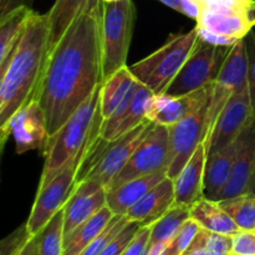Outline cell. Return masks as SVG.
I'll return each mask as SVG.
<instances>
[{
	"instance_id": "obj_19",
	"label": "cell",
	"mask_w": 255,
	"mask_h": 255,
	"mask_svg": "<svg viewBox=\"0 0 255 255\" xmlns=\"http://www.w3.org/2000/svg\"><path fill=\"white\" fill-rule=\"evenodd\" d=\"M167 177V168L147 176L133 178L120 186L107 189L106 206L116 216L126 217L127 212L154 186Z\"/></svg>"
},
{
	"instance_id": "obj_34",
	"label": "cell",
	"mask_w": 255,
	"mask_h": 255,
	"mask_svg": "<svg viewBox=\"0 0 255 255\" xmlns=\"http://www.w3.org/2000/svg\"><path fill=\"white\" fill-rule=\"evenodd\" d=\"M204 247L211 255H232L233 254V236L213 233L202 229L198 232Z\"/></svg>"
},
{
	"instance_id": "obj_11",
	"label": "cell",
	"mask_w": 255,
	"mask_h": 255,
	"mask_svg": "<svg viewBox=\"0 0 255 255\" xmlns=\"http://www.w3.org/2000/svg\"><path fill=\"white\" fill-rule=\"evenodd\" d=\"M81 162L82 159H77L70 163L49 183L41 188H37L34 206L30 212L29 218L25 222L27 231L31 236L40 233L41 229L54 218L55 214L64 208L76 184L77 171Z\"/></svg>"
},
{
	"instance_id": "obj_10",
	"label": "cell",
	"mask_w": 255,
	"mask_h": 255,
	"mask_svg": "<svg viewBox=\"0 0 255 255\" xmlns=\"http://www.w3.org/2000/svg\"><path fill=\"white\" fill-rule=\"evenodd\" d=\"M209 101L192 112L181 121L168 127L169 129V162L167 177L176 179L191 159L196 149L207 137V119Z\"/></svg>"
},
{
	"instance_id": "obj_36",
	"label": "cell",
	"mask_w": 255,
	"mask_h": 255,
	"mask_svg": "<svg viewBox=\"0 0 255 255\" xmlns=\"http://www.w3.org/2000/svg\"><path fill=\"white\" fill-rule=\"evenodd\" d=\"M232 255H255V231H239L234 234Z\"/></svg>"
},
{
	"instance_id": "obj_16",
	"label": "cell",
	"mask_w": 255,
	"mask_h": 255,
	"mask_svg": "<svg viewBox=\"0 0 255 255\" xmlns=\"http://www.w3.org/2000/svg\"><path fill=\"white\" fill-rule=\"evenodd\" d=\"M211 91L212 85L179 97L167 94L154 95L147 112V120L156 125L172 126L206 105L211 99Z\"/></svg>"
},
{
	"instance_id": "obj_29",
	"label": "cell",
	"mask_w": 255,
	"mask_h": 255,
	"mask_svg": "<svg viewBox=\"0 0 255 255\" xmlns=\"http://www.w3.org/2000/svg\"><path fill=\"white\" fill-rule=\"evenodd\" d=\"M218 202L241 231H255V197L243 194Z\"/></svg>"
},
{
	"instance_id": "obj_32",
	"label": "cell",
	"mask_w": 255,
	"mask_h": 255,
	"mask_svg": "<svg viewBox=\"0 0 255 255\" xmlns=\"http://www.w3.org/2000/svg\"><path fill=\"white\" fill-rule=\"evenodd\" d=\"M199 231H201V227L198 226V223H196L193 219L189 218L182 226L178 233L167 244L166 249H164L162 255H182L188 249V247L191 246L194 237L197 236Z\"/></svg>"
},
{
	"instance_id": "obj_1",
	"label": "cell",
	"mask_w": 255,
	"mask_h": 255,
	"mask_svg": "<svg viewBox=\"0 0 255 255\" xmlns=\"http://www.w3.org/2000/svg\"><path fill=\"white\" fill-rule=\"evenodd\" d=\"M102 7V0H92L47 55L35 100L44 110L50 136L104 84Z\"/></svg>"
},
{
	"instance_id": "obj_12",
	"label": "cell",
	"mask_w": 255,
	"mask_h": 255,
	"mask_svg": "<svg viewBox=\"0 0 255 255\" xmlns=\"http://www.w3.org/2000/svg\"><path fill=\"white\" fill-rule=\"evenodd\" d=\"M253 120L248 87L237 92L224 106L204 139L207 157L221 151L238 139L239 134Z\"/></svg>"
},
{
	"instance_id": "obj_4",
	"label": "cell",
	"mask_w": 255,
	"mask_h": 255,
	"mask_svg": "<svg viewBox=\"0 0 255 255\" xmlns=\"http://www.w3.org/2000/svg\"><path fill=\"white\" fill-rule=\"evenodd\" d=\"M153 126V122L146 120L114 141L97 137L80 164L76 183L84 179H95L107 189L114 177L124 168L134 149Z\"/></svg>"
},
{
	"instance_id": "obj_21",
	"label": "cell",
	"mask_w": 255,
	"mask_h": 255,
	"mask_svg": "<svg viewBox=\"0 0 255 255\" xmlns=\"http://www.w3.org/2000/svg\"><path fill=\"white\" fill-rule=\"evenodd\" d=\"M236 154L237 141L207 157L203 179V192L206 198L218 201L222 191L231 178Z\"/></svg>"
},
{
	"instance_id": "obj_33",
	"label": "cell",
	"mask_w": 255,
	"mask_h": 255,
	"mask_svg": "<svg viewBox=\"0 0 255 255\" xmlns=\"http://www.w3.org/2000/svg\"><path fill=\"white\" fill-rule=\"evenodd\" d=\"M141 227L142 226L138 222H127L126 226L114 237V239L110 242L109 246L105 248V251L100 255H122V253L127 249V247L133 241V238L136 237L137 232L141 229Z\"/></svg>"
},
{
	"instance_id": "obj_37",
	"label": "cell",
	"mask_w": 255,
	"mask_h": 255,
	"mask_svg": "<svg viewBox=\"0 0 255 255\" xmlns=\"http://www.w3.org/2000/svg\"><path fill=\"white\" fill-rule=\"evenodd\" d=\"M197 32H198L199 39L203 40V41L208 42V44L216 45V46H233L234 44L239 41L242 39H237L233 36H226V35L218 34V32L211 31V30L206 29V27H202L199 25L196 26Z\"/></svg>"
},
{
	"instance_id": "obj_2",
	"label": "cell",
	"mask_w": 255,
	"mask_h": 255,
	"mask_svg": "<svg viewBox=\"0 0 255 255\" xmlns=\"http://www.w3.org/2000/svg\"><path fill=\"white\" fill-rule=\"evenodd\" d=\"M47 15L32 11L24 35L4 74L0 75V147L7 141V127L17 111L35 100L49 55Z\"/></svg>"
},
{
	"instance_id": "obj_13",
	"label": "cell",
	"mask_w": 255,
	"mask_h": 255,
	"mask_svg": "<svg viewBox=\"0 0 255 255\" xmlns=\"http://www.w3.org/2000/svg\"><path fill=\"white\" fill-rule=\"evenodd\" d=\"M7 134L14 137L16 153L41 151L44 153L50 141L46 117L37 100L22 107L14 115L7 127Z\"/></svg>"
},
{
	"instance_id": "obj_42",
	"label": "cell",
	"mask_w": 255,
	"mask_h": 255,
	"mask_svg": "<svg viewBox=\"0 0 255 255\" xmlns=\"http://www.w3.org/2000/svg\"><path fill=\"white\" fill-rule=\"evenodd\" d=\"M247 194H249V196H252V197H255V172L253 174V178H252V181H251V184H249L248 193Z\"/></svg>"
},
{
	"instance_id": "obj_15",
	"label": "cell",
	"mask_w": 255,
	"mask_h": 255,
	"mask_svg": "<svg viewBox=\"0 0 255 255\" xmlns=\"http://www.w3.org/2000/svg\"><path fill=\"white\" fill-rule=\"evenodd\" d=\"M255 172V121L252 120L237 139V154L228 183L218 201L234 198L248 193Z\"/></svg>"
},
{
	"instance_id": "obj_7",
	"label": "cell",
	"mask_w": 255,
	"mask_h": 255,
	"mask_svg": "<svg viewBox=\"0 0 255 255\" xmlns=\"http://www.w3.org/2000/svg\"><path fill=\"white\" fill-rule=\"evenodd\" d=\"M231 47L216 46L199 39L164 94L179 97L211 86L221 72Z\"/></svg>"
},
{
	"instance_id": "obj_44",
	"label": "cell",
	"mask_w": 255,
	"mask_h": 255,
	"mask_svg": "<svg viewBox=\"0 0 255 255\" xmlns=\"http://www.w3.org/2000/svg\"><path fill=\"white\" fill-rule=\"evenodd\" d=\"M201 1H202V2H203V1H204V0H201Z\"/></svg>"
},
{
	"instance_id": "obj_43",
	"label": "cell",
	"mask_w": 255,
	"mask_h": 255,
	"mask_svg": "<svg viewBox=\"0 0 255 255\" xmlns=\"http://www.w3.org/2000/svg\"><path fill=\"white\" fill-rule=\"evenodd\" d=\"M102 1H116V0H102Z\"/></svg>"
},
{
	"instance_id": "obj_35",
	"label": "cell",
	"mask_w": 255,
	"mask_h": 255,
	"mask_svg": "<svg viewBox=\"0 0 255 255\" xmlns=\"http://www.w3.org/2000/svg\"><path fill=\"white\" fill-rule=\"evenodd\" d=\"M247 54H248V90L251 96L252 111H253V120L255 121V31L252 30L246 37Z\"/></svg>"
},
{
	"instance_id": "obj_17",
	"label": "cell",
	"mask_w": 255,
	"mask_h": 255,
	"mask_svg": "<svg viewBox=\"0 0 255 255\" xmlns=\"http://www.w3.org/2000/svg\"><path fill=\"white\" fill-rule=\"evenodd\" d=\"M174 201V181L166 177L127 212L126 218L138 222L142 227H151L173 208Z\"/></svg>"
},
{
	"instance_id": "obj_18",
	"label": "cell",
	"mask_w": 255,
	"mask_h": 255,
	"mask_svg": "<svg viewBox=\"0 0 255 255\" xmlns=\"http://www.w3.org/2000/svg\"><path fill=\"white\" fill-rule=\"evenodd\" d=\"M207 162L204 143L196 149L181 173L174 181V206L191 207L199 199L204 198L203 179Z\"/></svg>"
},
{
	"instance_id": "obj_39",
	"label": "cell",
	"mask_w": 255,
	"mask_h": 255,
	"mask_svg": "<svg viewBox=\"0 0 255 255\" xmlns=\"http://www.w3.org/2000/svg\"><path fill=\"white\" fill-rule=\"evenodd\" d=\"M32 0H0V17L20 6L31 7Z\"/></svg>"
},
{
	"instance_id": "obj_28",
	"label": "cell",
	"mask_w": 255,
	"mask_h": 255,
	"mask_svg": "<svg viewBox=\"0 0 255 255\" xmlns=\"http://www.w3.org/2000/svg\"><path fill=\"white\" fill-rule=\"evenodd\" d=\"M39 255H64V208L36 234Z\"/></svg>"
},
{
	"instance_id": "obj_20",
	"label": "cell",
	"mask_w": 255,
	"mask_h": 255,
	"mask_svg": "<svg viewBox=\"0 0 255 255\" xmlns=\"http://www.w3.org/2000/svg\"><path fill=\"white\" fill-rule=\"evenodd\" d=\"M197 25L211 31L244 39L255 26V17L236 10H213L204 7Z\"/></svg>"
},
{
	"instance_id": "obj_40",
	"label": "cell",
	"mask_w": 255,
	"mask_h": 255,
	"mask_svg": "<svg viewBox=\"0 0 255 255\" xmlns=\"http://www.w3.org/2000/svg\"><path fill=\"white\" fill-rule=\"evenodd\" d=\"M182 255H211V254H209V252L207 251V248L204 247L199 234L197 233V236L194 237L191 246L188 247V249H187V251Z\"/></svg>"
},
{
	"instance_id": "obj_41",
	"label": "cell",
	"mask_w": 255,
	"mask_h": 255,
	"mask_svg": "<svg viewBox=\"0 0 255 255\" xmlns=\"http://www.w3.org/2000/svg\"><path fill=\"white\" fill-rule=\"evenodd\" d=\"M159 1H162L167 6L172 7L176 11L181 12V0H159Z\"/></svg>"
},
{
	"instance_id": "obj_22",
	"label": "cell",
	"mask_w": 255,
	"mask_h": 255,
	"mask_svg": "<svg viewBox=\"0 0 255 255\" xmlns=\"http://www.w3.org/2000/svg\"><path fill=\"white\" fill-rule=\"evenodd\" d=\"M32 10L20 6L0 17V75L4 74L24 35Z\"/></svg>"
},
{
	"instance_id": "obj_26",
	"label": "cell",
	"mask_w": 255,
	"mask_h": 255,
	"mask_svg": "<svg viewBox=\"0 0 255 255\" xmlns=\"http://www.w3.org/2000/svg\"><path fill=\"white\" fill-rule=\"evenodd\" d=\"M136 81L128 66L117 70L105 80L101 86V114L104 120L112 116Z\"/></svg>"
},
{
	"instance_id": "obj_14",
	"label": "cell",
	"mask_w": 255,
	"mask_h": 255,
	"mask_svg": "<svg viewBox=\"0 0 255 255\" xmlns=\"http://www.w3.org/2000/svg\"><path fill=\"white\" fill-rule=\"evenodd\" d=\"M107 189L95 179L77 182L64 206L65 238L106 207Z\"/></svg>"
},
{
	"instance_id": "obj_25",
	"label": "cell",
	"mask_w": 255,
	"mask_h": 255,
	"mask_svg": "<svg viewBox=\"0 0 255 255\" xmlns=\"http://www.w3.org/2000/svg\"><path fill=\"white\" fill-rule=\"evenodd\" d=\"M114 216L115 214L106 206L89 221L77 227L65 238L64 255H81L91 242L106 228Z\"/></svg>"
},
{
	"instance_id": "obj_8",
	"label": "cell",
	"mask_w": 255,
	"mask_h": 255,
	"mask_svg": "<svg viewBox=\"0 0 255 255\" xmlns=\"http://www.w3.org/2000/svg\"><path fill=\"white\" fill-rule=\"evenodd\" d=\"M248 69L246 40L242 39L231 47L221 72L212 84L207 119V134L209 133L214 122L229 100L237 92L248 87Z\"/></svg>"
},
{
	"instance_id": "obj_9",
	"label": "cell",
	"mask_w": 255,
	"mask_h": 255,
	"mask_svg": "<svg viewBox=\"0 0 255 255\" xmlns=\"http://www.w3.org/2000/svg\"><path fill=\"white\" fill-rule=\"evenodd\" d=\"M169 162V129L163 125L152 127L142 139L128 162L114 177L107 189L120 186L133 178L147 176L168 167Z\"/></svg>"
},
{
	"instance_id": "obj_27",
	"label": "cell",
	"mask_w": 255,
	"mask_h": 255,
	"mask_svg": "<svg viewBox=\"0 0 255 255\" xmlns=\"http://www.w3.org/2000/svg\"><path fill=\"white\" fill-rule=\"evenodd\" d=\"M189 218H191L189 207L174 206L161 219L151 226L148 247L156 246V244L167 246Z\"/></svg>"
},
{
	"instance_id": "obj_31",
	"label": "cell",
	"mask_w": 255,
	"mask_h": 255,
	"mask_svg": "<svg viewBox=\"0 0 255 255\" xmlns=\"http://www.w3.org/2000/svg\"><path fill=\"white\" fill-rule=\"evenodd\" d=\"M128 222V219L126 217L122 216H116L115 214L112 217V219L110 221V223L107 224L106 228L91 242L89 247L85 249V252L81 255H100L102 252L105 251L107 246H109L110 242L114 239V237L126 226V223Z\"/></svg>"
},
{
	"instance_id": "obj_5",
	"label": "cell",
	"mask_w": 255,
	"mask_h": 255,
	"mask_svg": "<svg viewBox=\"0 0 255 255\" xmlns=\"http://www.w3.org/2000/svg\"><path fill=\"white\" fill-rule=\"evenodd\" d=\"M198 41L196 27L186 34L173 35L158 50L128 67L137 81L154 95L164 94Z\"/></svg>"
},
{
	"instance_id": "obj_23",
	"label": "cell",
	"mask_w": 255,
	"mask_h": 255,
	"mask_svg": "<svg viewBox=\"0 0 255 255\" xmlns=\"http://www.w3.org/2000/svg\"><path fill=\"white\" fill-rule=\"evenodd\" d=\"M189 216L202 229L213 233L234 236L241 231L218 201L206 197L189 207Z\"/></svg>"
},
{
	"instance_id": "obj_6",
	"label": "cell",
	"mask_w": 255,
	"mask_h": 255,
	"mask_svg": "<svg viewBox=\"0 0 255 255\" xmlns=\"http://www.w3.org/2000/svg\"><path fill=\"white\" fill-rule=\"evenodd\" d=\"M136 9L132 0L104 1L101 20L104 81L127 66Z\"/></svg>"
},
{
	"instance_id": "obj_24",
	"label": "cell",
	"mask_w": 255,
	"mask_h": 255,
	"mask_svg": "<svg viewBox=\"0 0 255 255\" xmlns=\"http://www.w3.org/2000/svg\"><path fill=\"white\" fill-rule=\"evenodd\" d=\"M91 1L92 0H56L55 1L46 14L50 50L60 41L72 22L85 11Z\"/></svg>"
},
{
	"instance_id": "obj_38",
	"label": "cell",
	"mask_w": 255,
	"mask_h": 255,
	"mask_svg": "<svg viewBox=\"0 0 255 255\" xmlns=\"http://www.w3.org/2000/svg\"><path fill=\"white\" fill-rule=\"evenodd\" d=\"M204 9V4L201 0H181V12L186 16L198 21L202 11Z\"/></svg>"
},
{
	"instance_id": "obj_3",
	"label": "cell",
	"mask_w": 255,
	"mask_h": 255,
	"mask_svg": "<svg viewBox=\"0 0 255 255\" xmlns=\"http://www.w3.org/2000/svg\"><path fill=\"white\" fill-rule=\"evenodd\" d=\"M101 86L100 85L71 115L66 124L50 137L49 144L42 153L45 163L37 188L49 183L70 163L84 159L90 147L100 136L104 121L101 114Z\"/></svg>"
},
{
	"instance_id": "obj_30",
	"label": "cell",
	"mask_w": 255,
	"mask_h": 255,
	"mask_svg": "<svg viewBox=\"0 0 255 255\" xmlns=\"http://www.w3.org/2000/svg\"><path fill=\"white\" fill-rule=\"evenodd\" d=\"M0 255H39L36 236H31L26 223L2 239Z\"/></svg>"
}]
</instances>
